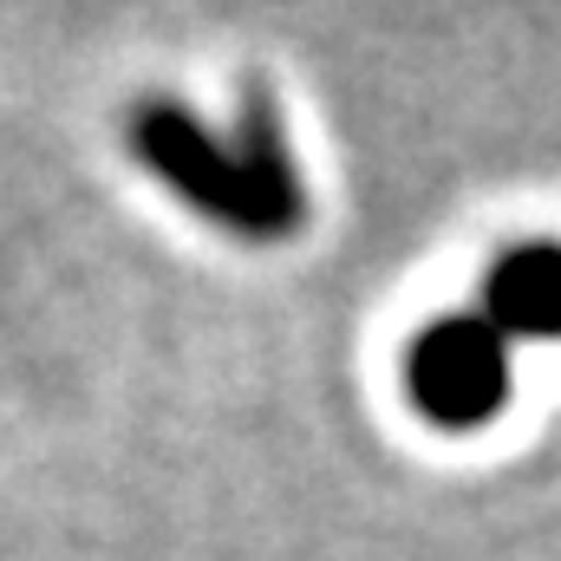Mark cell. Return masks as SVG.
Instances as JSON below:
<instances>
[{
  "instance_id": "3957f363",
  "label": "cell",
  "mask_w": 561,
  "mask_h": 561,
  "mask_svg": "<svg viewBox=\"0 0 561 561\" xmlns=\"http://www.w3.org/2000/svg\"><path fill=\"white\" fill-rule=\"evenodd\" d=\"M477 313L516 346V340H561V242L529 236L510 242L477 287Z\"/></svg>"
},
{
  "instance_id": "7a4b0ae2",
  "label": "cell",
  "mask_w": 561,
  "mask_h": 561,
  "mask_svg": "<svg viewBox=\"0 0 561 561\" xmlns=\"http://www.w3.org/2000/svg\"><path fill=\"white\" fill-rule=\"evenodd\" d=\"M510 340L477 313L457 307L444 320H431L412 353H405V392L437 431H477L503 412L510 399Z\"/></svg>"
},
{
  "instance_id": "6da1fadb",
  "label": "cell",
  "mask_w": 561,
  "mask_h": 561,
  "mask_svg": "<svg viewBox=\"0 0 561 561\" xmlns=\"http://www.w3.org/2000/svg\"><path fill=\"white\" fill-rule=\"evenodd\" d=\"M131 150L138 163L183 196L203 222L242 236V242H280L307 222V183L294 170V150L275 105L255 92L242 112V131H209L176 99H144L131 112Z\"/></svg>"
}]
</instances>
